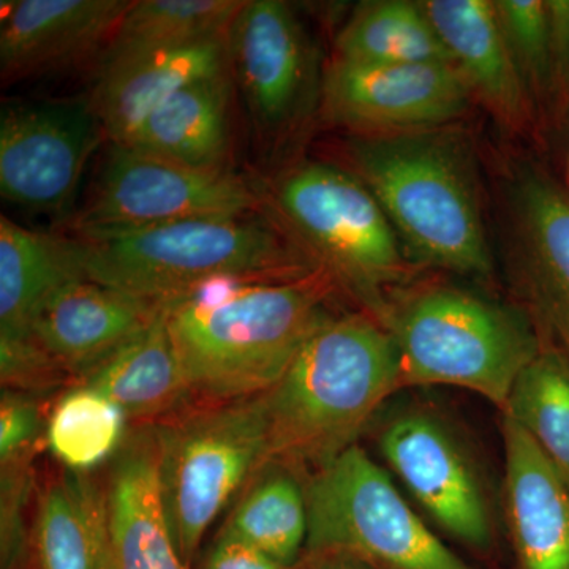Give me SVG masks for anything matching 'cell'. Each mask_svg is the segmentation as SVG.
I'll return each instance as SVG.
<instances>
[{
    "label": "cell",
    "mask_w": 569,
    "mask_h": 569,
    "mask_svg": "<svg viewBox=\"0 0 569 569\" xmlns=\"http://www.w3.org/2000/svg\"><path fill=\"white\" fill-rule=\"evenodd\" d=\"M41 438H47V422L36 397L3 389L0 400V460L32 459Z\"/></svg>",
    "instance_id": "33"
},
{
    "label": "cell",
    "mask_w": 569,
    "mask_h": 569,
    "mask_svg": "<svg viewBox=\"0 0 569 569\" xmlns=\"http://www.w3.org/2000/svg\"><path fill=\"white\" fill-rule=\"evenodd\" d=\"M228 73V36L134 51L102 59L89 100L111 144H123L146 116L176 92Z\"/></svg>",
    "instance_id": "14"
},
{
    "label": "cell",
    "mask_w": 569,
    "mask_h": 569,
    "mask_svg": "<svg viewBox=\"0 0 569 569\" xmlns=\"http://www.w3.org/2000/svg\"><path fill=\"white\" fill-rule=\"evenodd\" d=\"M246 0H140L130 2L103 59L228 36Z\"/></svg>",
    "instance_id": "27"
},
{
    "label": "cell",
    "mask_w": 569,
    "mask_h": 569,
    "mask_svg": "<svg viewBox=\"0 0 569 569\" xmlns=\"http://www.w3.org/2000/svg\"><path fill=\"white\" fill-rule=\"evenodd\" d=\"M335 59L366 66H455L422 2L407 0L359 6L337 33Z\"/></svg>",
    "instance_id": "25"
},
{
    "label": "cell",
    "mask_w": 569,
    "mask_h": 569,
    "mask_svg": "<svg viewBox=\"0 0 569 569\" xmlns=\"http://www.w3.org/2000/svg\"><path fill=\"white\" fill-rule=\"evenodd\" d=\"M126 0H9L0 17V73L11 82L61 69L110 43Z\"/></svg>",
    "instance_id": "16"
},
{
    "label": "cell",
    "mask_w": 569,
    "mask_h": 569,
    "mask_svg": "<svg viewBox=\"0 0 569 569\" xmlns=\"http://www.w3.org/2000/svg\"><path fill=\"white\" fill-rule=\"evenodd\" d=\"M32 569H116L107 489L62 468L39 498Z\"/></svg>",
    "instance_id": "21"
},
{
    "label": "cell",
    "mask_w": 569,
    "mask_h": 569,
    "mask_svg": "<svg viewBox=\"0 0 569 569\" xmlns=\"http://www.w3.org/2000/svg\"><path fill=\"white\" fill-rule=\"evenodd\" d=\"M353 173L377 198L407 257L459 274L492 268L477 179L458 141L436 130L358 137Z\"/></svg>",
    "instance_id": "3"
},
{
    "label": "cell",
    "mask_w": 569,
    "mask_h": 569,
    "mask_svg": "<svg viewBox=\"0 0 569 569\" xmlns=\"http://www.w3.org/2000/svg\"><path fill=\"white\" fill-rule=\"evenodd\" d=\"M104 133L91 100L3 103L0 193L31 211H67Z\"/></svg>",
    "instance_id": "10"
},
{
    "label": "cell",
    "mask_w": 569,
    "mask_h": 569,
    "mask_svg": "<svg viewBox=\"0 0 569 569\" xmlns=\"http://www.w3.org/2000/svg\"><path fill=\"white\" fill-rule=\"evenodd\" d=\"M498 24L537 110L548 112L550 26L546 0H492Z\"/></svg>",
    "instance_id": "30"
},
{
    "label": "cell",
    "mask_w": 569,
    "mask_h": 569,
    "mask_svg": "<svg viewBox=\"0 0 569 569\" xmlns=\"http://www.w3.org/2000/svg\"><path fill=\"white\" fill-rule=\"evenodd\" d=\"M471 93L448 63L366 66L332 59L321 77L325 118L359 137L436 130L462 116Z\"/></svg>",
    "instance_id": "11"
},
{
    "label": "cell",
    "mask_w": 569,
    "mask_h": 569,
    "mask_svg": "<svg viewBox=\"0 0 569 569\" xmlns=\"http://www.w3.org/2000/svg\"><path fill=\"white\" fill-rule=\"evenodd\" d=\"M276 203L321 268L350 284L380 320L385 293L406 279L410 264L366 183L335 164H299L277 183Z\"/></svg>",
    "instance_id": "8"
},
{
    "label": "cell",
    "mask_w": 569,
    "mask_h": 569,
    "mask_svg": "<svg viewBox=\"0 0 569 569\" xmlns=\"http://www.w3.org/2000/svg\"><path fill=\"white\" fill-rule=\"evenodd\" d=\"M306 557L340 556L380 569H475L456 556L358 445L306 485Z\"/></svg>",
    "instance_id": "7"
},
{
    "label": "cell",
    "mask_w": 569,
    "mask_h": 569,
    "mask_svg": "<svg viewBox=\"0 0 569 569\" xmlns=\"http://www.w3.org/2000/svg\"><path fill=\"white\" fill-rule=\"evenodd\" d=\"M230 70L254 123L282 134L320 99L312 47L301 22L280 0H249L228 32Z\"/></svg>",
    "instance_id": "12"
},
{
    "label": "cell",
    "mask_w": 569,
    "mask_h": 569,
    "mask_svg": "<svg viewBox=\"0 0 569 569\" xmlns=\"http://www.w3.org/2000/svg\"><path fill=\"white\" fill-rule=\"evenodd\" d=\"M126 422V413L112 400L78 383L56 403L44 440L63 468L89 473L121 451Z\"/></svg>",
    "instance_id": "29"
},
{
    "label": "cell",
    "mask_w": 569,
    "mask_h": 569,
    "mask_svg": "<svg viewBox=\"0 0 569 569\" xmlns=\"http://www.w3.org/2000/svg\"><path fill=\"white\" fill-rule=\"evenodd\" d=\"M331 274L219 277L163 305L192 397L230 402L276 387L326 317Z\"/></svg>",
    "instance_id": "1"
},
{
    "label": "cell",
    "mask_w": 569,
    "mask_h": 569,
    "mask_svg": "<svg viewBox=\"0 0 569 569\" xmlns=\"http://www.w3.org/2000/svg\"><path fill=\"white\" fill-rule=\"evenodd\" d=\"M0 376L3 389L33 397L71 378L33 335L0 337Z\"/></svg>",
    "instance_id": "32"
},
{
    "label": "cell",
    "mask_w": 569,
    "mask_h": 569,
    "mask_svg": "<svg viewBox=\"0 0 569 569\" xmlns=\"http://www.w3.org/2000/svg\"><path fill=\"white\" fill-rule=\"evenodd\" d=\"M305 561L307 569H373L361 561L340 556L310 557Z\"/></svg>",
    "instance_id": "36"
},
{
    "label": "cell",
    "mask_w": 569,
    "mask_h": 569,
    "mask_svg": "<svg viewBox=\"0 0 569 569\" xmlns=\"http://www.w3.org/2000/svg\"><path fill=\"white\" fill-rule=\"evenodd\" d=\"M80 276L84 274L73 238L0 217V337L32 335L33 318L44 299Z\"/></svg>",
    "instance_id": "24"
},
{
    "label": "cell",
    "mask_w": 569,
    "mask_h": 569,
    "mask_svg": "<svg viewBox=\"0 0 569 569\" xmlns=\"http://www.w3.org/2000/svg\"><path fill=\"white\" fill-rule=\"evenodd\" d=\"M422 7L471 97L501 126L526 129L537 107L509 52L492 0H427Z\"/></svg>",
    "instance_id": "18"
},
{
    "label": "cell",
    "mask_w": 569,
    "mask_h": 569,
    "mask_svg": "<svg viewBox=\"0 0 569 569\" xmlns=\"http://www.w3.org/2000/svg\"><path fill=\"white\" fill-rule=\"evenodd\" d=\"M380 448L411 496L448 533L475 548L490 545L485 490L447 427L430 415L408 411L385 427Z\"/></svg>",
    "instance_id": "13"
},
{
    "label": "cell",
    "mask_w": 569,
    "mask_h": 569,
    "mask_svg": "<svg viewBox=\"0 0 569 569\" xmlns=\"http://www.w3.org/2000/svg\"><path fill=\"white\" fill-rule=\"evenodd\" d=\"M399 389V358L387 326L366 316H326L261 396L268 466L325 467L355 447Z\"/></svg>",
    "instance_id": "2"
},
{
    "label": "cell",
    "mask_w": 569,
    "mask_h": 569,
    "mask_svg": "<svg viewBox=\"0 0 569 569\" xmlns=\"http://www.w3.org/2000/svg\"><path fill=\"white\" fill-rule=\"evenodd\" d=\"M550 26V96L548 112L556 123L569 119V0H546Z\"/></svg>",
    "instance_id": "34"
},
{
    "label": "cell",
    "mask_w": 569,
    "mask_h": 569,
    "mask_svg": "<svg viewBox=\"0 0 569 569\" xmlns=\"http://www.w3.org/2000/svg\"><path fill=\"white\" fill-rule=\"evenodd\" d=\"M156 436L164 512L190 567L213 520L268 466L263 400L206 402L164 419Z\"/></svg>",
    "instance_id": "6"
},
{
    "label": "cell",
    "mask_w": 569,
    "mask_h": 569,
    "mask_svg": "<svg viewBox=\"0 0 569 569\" xmlns=\"http://www.w3.org/2000/svg\"><path fill=\"white\" fill-rule=\"evenodd\" d=\"M257 193L228 171H204L111 144L84 204L71 219L74 234L141 230L182 220L249 216Z\"/></svg>",
    "instance_id": "9"
},
{
    "label": "cell",
    "mask_w": 569,
    "mask_h": 569,
    "mask_svg": "<svg viewBox=\"0 0 569 569\" xmlns=\"http://www.w3.org/2000/svg\"><path fill=\"white\" fill-rule=\"evenodd\" d=\"M160 306L80 276L40 306L31 332L70 373L82 376L144 331Z\"/></svg>",
    "instance_id": "15"
},
{
    "label": "cell",
    "mask_w": 569,
    "mask_h": 569,
    "mask_svg": "<svg viewBox=\"0 0 569 569\" xmlns=\"http://www.w3.org/2000/svg\"><path fill=\"white\" fill-rule=\"evenodd\" d=\"M381 323L399 358V387H456L503 411L542 342L526 318L460 288L427 287L388 305Z\"/></svg>",
    "instance_id": "5"
},
{
    "label": "cell",
    "mask_w": 569,
    "mask_h": 569,
    "mask_svg": "<svg viewBox=\"0 0 569 569\" xmlns=\"http://www.w3.org/2000/svg\"><path fill=\"white\" fill-rule=\"evenodd\" d=\"M78 383L102 392L134 421L170 418L192 397L162 306L144 331L89 370Z\"/></svg>",
    "instance_id": "22"
},
{
    "label": "cell",
    "mask_w": 569,
    "mask_h": 569,
    "mask_svg": "<svg viewBox=\"0 0 569 569\" xmlns=\"http://www.w3.org/2000/svg\"><path fill=\"white\" fill-rule=\"evenodd\" d=\"M230 96V73L193 82L149 112L122 146L197 170L224 171Z\"/></svg>",
    "instance_id": "23"
},
{
    "label": "cell",
    "mask_w": 569,
    "mask_h": 569,
    "mask_svg": "<svg viewBox=\"0 0 569 569\" xmlns=\"http://www.w3.org/2000/svg\"><path fill=\"white\" fill-rule=\"evenodd\" d=\"M107 498L116 569H189L164 512L156 427L138 430L114 456Z\"/></svg>",
    "instance_id": "20"
},
{
    "label": "cell",
    "mask_w": 569,
    "mask_h": 569,
    "mask_svg": "<svg viewBox=\"0 0 569 569\" xmlns=\"http://www.w3.org/2000/svg\"><path fill=\"white\" fill-rule=\"evenodd\" d=\"M257 477L222 531L291 569L301 559L309 533L306 486L291 468L277 463Z\"/></svg>",
    "instance_id": "26"
},
{
    "label": "cell",
    "mask_w": 569,
    "mask_h": 569,
    "mask_svg": "<svg viewBox=\"0 0 569 569\" xmlns=\"http://www.w3.org/2000/svg\"><path fill=\"white\" fill-rule=\"evenodd\" d=\"M505 418L522 427L569 482V358L545 342L519 373Z\"/></svg>",
    "instance_id": "28"
},
{
    "label": "cell",
    "mask_w": 569,
    "mask_h": 569,
    "mask_svg": "<svg viewBox=\"0 0 569 569\" xmlns=\"http://www.w3.org/2000/svg\"><path fill=\"white\" fill-rule=\"evenodd\" d=\"M569 121V119H568ZM565 190H567L569 194V144H568V153H567V186H565Z\"/></svg>",
    "instance_id": "37"
},
{
    "label": "cell",
    "mask_w": 569,
    "mask_h": 569,
    "mask_svg": "<svg viewBox=\"0 0 569 569\" xmlns=\"http://www.w3.org/2000/svg\"><path fill=\"white\" fill-rule=\"evenodd\" d=\"M505 508L520 569H569V482L535 443L503 417Z\"/></svg>",
    "instance_id": "19"
},
{
    "label": "cell",
    "mask_w": 569,
    "mask_h": 569,
    "mask_svg": "<svg viewBox=\"0 0 569 569\" xmlns=\"http://www.w3.org/2000/svg\"><path fill=\"white\" fill-rule=\"evenodd\" d=\"M32 459L2 463L0 503V565L2 569H32V529L28 501L32 492Z\"/></svg>",
    "instance_id": "31"
},
{
    "label": "cell",
    "mask_w": 569,
    "mask_h": 569,
    "mask_svg": "<svg viewBox=\"0 0 569 569\" xmlns=\"http://www.w3.org/2000/svg\"><path fill=\"white\" fill-rule=\"evenodd\" d=\"M515 244L530 305L550 343L569 358V194L527 171L515 189Z\"/></svg>",
    "instance_id": "17"
},
{
    "label": "cell",
    "mask_w": 569,
    "mask_h": 569,
    "mask_svg": "<svg viewBox=\"0 0 569 569\" xmlns=\"http://www.w3.org/2000/svg\"><path fill=\"white\" fill-rule=\"evenodd\" d=\"M71 238L82 274L157 306L219 277L282 279L316 269L283 234L250 213Z\"/></svg>",
    "instance_id": "4"
},
{
    "label": "cell",
    "mask_w": 569,
    "mask_h": 569,
    "mask_svg": "<svg viewBox=\"0 0 569 569\" xmlns=\"http://www.w3.org/2000/svg\"><path fill=\"white\" fill-rule=\"evenodd\" d=\"M203 569H288L249 542L220 531Z\"/></svg>",
    "instance_id": "35"
}]
</instances>
